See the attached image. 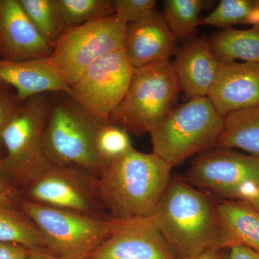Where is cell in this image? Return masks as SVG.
I'll return each mask as SVG.
<instances>
[{
    "mask_svg": "<svg viewBox=\"0 0 259 259\" xmlns=\"http://www.w3.org/2000/svg\"><path fill=\"white\" fill-rule=\"evenodd\" d=\"M251 0H222L207 16L201 19V25L225 29L244 23L247 15L255 5Z\"/></svg>",
    "mask_w": 259,
    "mask_h": 259,
    "instance_id": "obj_26",
    "label": "cell"
},
{
    "mask_svg": "<svg viewBox=\"0 0 259 259\" xmlns=\"http://www.w3.org/2000/svg\"><path fill=\"white\" fill-rule=\"evenodd\" d=\"M134 71L123 50L107 54L71 85V97L94 117L109 120L125 97Z\"/></svg>",
    "mask_w": 259,
    "mask_h": 259,
    "instance_id": "obj_10",
    "label": "cell"
},
{
    "mask_svg": "<svg viewBox=\"0 0 259 259\" xmlns=\"http://www.w3.org/2000/svg\"><path fill=\"white\" fill-rule=\"evenodd\" d=\"M210 4L206 0H166L163 17L177 39L188 38L201 25V12Z\"/></svg>",
    "mask_w": 259,
    "mask_h": 259,
    "instance_id": "obj_22",
    "label": "cell"
},
{
    "mask_svg": "<svg viewBox=\"0 0 259 259\" xmlns=\"http://www.w3.org/2000/svg\"><path fill=\"white\" fill-rule=\"evenodd\" d=\"M225 117L207 97L177 105L150 133L153 153L173 167L216 146Z\"/></svg>",
    "mask_w": 259,
    "mask_h": 259,
    "instance_id": "obj_3",
    "label": "cell"
},
{
    "mask_svg": "<svg viewBox=\"0 0 259 259\" xmlns=\"http://www.w3.org/2000/svg\"><path fill=\"white\" fill-rule=\"evenodd\" d=\"M21 209L41 233L46 251L65 259H87L111 234L112 218L102 219L23 199Z\"/></svg>",
    "mask_w": 259,
    "mask_h": 259,
    "instance_id": "obj_7",
    "label": "cell"
},
{
    "mask_svg": "<svg viewBox=\"0 0 259 259\" xmlns=\"http://www.w3.org/2000/svg\"><path fill=\"white\" fill-rule=\"evenodd\" d=\"M181 92L191 98L207 97L217 79L221 63L208 39H191L179 49L172 63Z\"/></svg>",
    "mask_w": 259,
    "mask_h": 259,
    "instance_id": "obj_16",
    "label": "cell"
},
{
    "mask_svg": "<svg viewBox=\"0 0 259 259\" xmlns=\"http://www.w3.org/2000/svg\"><path fill=\"white\" fill-rule=\"evenodd\" d=\"M87 259H179L151 217L116 221L110 236Z\"/></svg>",
    "mask_w": 259,
    "mask_h": 259,
    "instance_id": "obj_12",
    "label": "cell"
},
{
    "mask_svg": "<svg viewBox=\"0 0 259 259\" xmlns=\"http://www.w3.org/2000/svg\"><path fill=\"white\" fill-rule=\"evenodd\" d=\"M151 218L179 259L233 245L216 204L185 180L171 178Z\"/></svg>",
    "mask_w": 259,
    "mask_h": 259,
    "instance_id": "obj_1",
    "label": "cell"
},
{
    "mask_svg": "<svg viewBox=\"0 0 259 259\" xmlns=\"http://www.w3.org/2000/svg\"><path fill=\"white\" fill-rule=\"evenodd\" d=\"M244 24H248L253 26V28H259V3L258 1L255 2V5L247 15Z\"/></svg>",
    "mask_w": 259,
    "mask_h": 259,
    "instance_id": "obj_34",
    "label": "cell"
},
{
    "mask_svg": "<svg viewBox=\"0 0 259 259\" xmlns=\"http://www.w3.org/2000/svg\"><path fill=\"white\" fill-rule=\"evenodd\" d=\"M115 14L127 25L147 18L156 11L154 0H115Z\"/></svg>",
    "mask_w": 259,
    "mask_h": 259,
    "instance_id": "obj_27",
    "label": "cell"
},
{
    "mask_svg": "<svg viewBox=\"0 0 259 259\" xmlns=\"http://www.w3.org/2000/svg\"><path fill=\"white\" fill-rule=\"evenodd\" d=\"M95 146L101 171L134 148L128 133L109 120L102 121L99 126L95 136Z\"/></svg>",
    "mask_w": 259,
    "mask_h": 259,
    "instance_id": "obj_24",
    "label": "cell"
},
{
    "mask_svg": "<svg viewBox=\"0 0 259 259\" xmlns=\"http://www.w3.org/2000/svg\"><path fill=\"white\" fill-rule=\"evenodd\" d=\"M171 166L155 153L131 150L102 168L99 193L108 215L127 221L152 216L171 180Z\"/></svg>",
    "mask_w": 259,
    "mask_h": 259,
    "instance_id": "obj_2",
    "label": "cell"
},
{
    "mask_svg": "<svg viewBox=\"0 0 259 259\" xmlns=\"http://www.w3.org/2000/svg\"><path fill=\"white\" fill-rule=\"evenodd\" d=\"M25 13L51 47L65 31L57 0H20Z\"/></svg>",
    "mask_w": 259,
    "mask_h": 259,
    "instance_id": "obj_23",
    "label": "cell"
},
{
    "mask_svg": "<svg viewBox=\"0 0 259 259\" xmlns=\"http://www.w3.org/2000/svg\"><path fill=\"white\" fill-rule=\"evenodd\" d=\"M0 241L23 245L31 250L46 251L38 228L21 209L0 204Z\"/></svg>",
    "mask_w": 259,
    "mask_h": 259,
    "instance_id": "obj_21",
    "label": "cell"
},
{
    "mask_svg": "<svg viewBox=\"0 0 259 259\" xmlns=\"http://www.w3.org/2000/svg\"><path fill=\"white\" fill-rule=\"evenodd\" d=\"M228 253V259H259V253L242 245L231 247Z\"/></svg>",
    "mask_w": 259,
    "mask_h": 259,
    "instance_id": "obj_32",
    "label": "cell"
},
{
    "mask_svg": "<svg viewBox=\"0 0 259 259\" xmlns=\"http://www.w3.org/2000/svg\"><path fill=\"white\" fill-rule=\"evenodd\" d=\"M216 207L233 245H244L259 253L258 211L246 202L234 199H223Z\"/></svg>",
    "mask_w": 259,
    "mask_h": 259,
    "instance_id": "obj_18",
    "label": "cell"
},
{
    "mask_svg": "<svg viewBox=\"0 0 259 259\" xmlns=\"http://www.w3.org/2000/svg\"><path fill=\"white\" fill-rule=\"evenodd\" d=\"M23 199L20 191L0 175V204L11 208L21 209Z\"/></svg>",
    "mask_w": 259,
    "mask_h": 259,
    "instance_id": "obj_29",
    "label": "cell"
},
{
    "mask_svg": "<svg viewBox=\"0 0 259 259\" xmlns=\"http://www.w3.org/2000/svg\"><path fill=\"white\" fill-rule=\"evenodd\" d=\"M23 102L20 101L14 90L0 81V146L2 135L13 120Z\"/></svg>",
    "mask_w": 259,
    "mask_h": 259,
    "instance_id": "obj_28",
    "label": "cell"
},
{
    "mask_svg": "<svg viewBox=\"0 0 259 259\" xmlns=\"http://www.w3.org/2000/svg\"><path fill=\"white\" fill-rule=\"evenodd\" d=\"M31 251L23 245L0 241V259H27Z\"/></svg>",
    "mask_w": 259,
    "mask_h": 259,
    "instance_id": "obj_30",
    "label": "cell"
},
{
    "mask_svg": "<svg viewBox=\"0 0 259 259\" xmlns=\"http://www.w3.org/2000/svg\"><path fill=\"white\" fill-rule=\"evenodd\" d=\"M20 193L25 200L35 203L90 217L111 218L102 203L97 177L76 167L51 164Z\"/></svg>",
    "mask_w": 259,
    "mask_h": 259,
    "instance_id": "obj_9",
    "label": "cell"
},
{
    "mask_svg": "<svg viewBox=\"0 0 259 259\" xmlns=\"http://www.w3.org/2000/svg\"><path fill=\"white\" fill-rule=\"evenodd\" d=\"M52 50L29 18L20 0H0L1 59H45L51 55Z\"/></svg>",
    "mask_w": 259,
    "mask_h": 259,
    "instance_id": "obj_13",
    "label": "cell"
},
{
    "mask_svg": "<svg viewBox=\"0 0 259 259\" xmlns=\"http://www.w3.org/2000/svg\"><path fill=\"white\" fill-rule=\"evenodd\" d=\"M185 180L235 199L244 186L259 182V158L222 148L206 151L194 158Z\"/></svg>",
    "mask_w": 259,
    "mask_h": 259,
    "instance_id": "obj_11",
    "label": "cell"
},
{
    "mask_svg": "<svg viewBox=\"0 0 259 259\" xmlns=\"http://www.w3.org/2000/svg\"><path fill=\"white\" fill-rule=\"evenodd\" d=\"M127 29L115 14L66 29L47 60L71 86L100 58L123 50Z\"/></svg>",
    "mask_w": 259,
    "mask_h": 259,
    "instance_id": "obj_8",
    "label": "cell"
},
{
    "mask_svg": "<svg viewBox=\"0 0 259 259\" xmlns=\"http://www.w3.org/2000/svg\"><path fill=\"white\" fill-rule=\"evenodd\" d=\"M258 3H259V1H258Z\"/></svg>",
    "mask_w": 259,
    "mask_h": 259,
    "instance_id": "obj_36",
    "label": "cell"
},
{
    "mask_svg": "<svg viewBox=\"0 0 259 259\" xmlns=\"http://www.w3.org/2000/svg\"><path fill=\"white\" fill-rule=\"evenodd\" d=\"M219 113L233 112L259 105V63L221 64L208 96Z\"/></svg>",
    "mask_w": 259,
    "mask_h": 259,
    "instance_id": "obj_14",
    "label": "cell"
},
{
    "mask_svg": "<svg viewBox=\"0 0 259 259\" xmlns=\"http://www.w3.org/2000/svg\"><path fill=\"white\" fill-rule=\"evenodd\" d=\"M0 81L13 88L21 102L48 93L71 95V86L51 67L47 58L23 61L0 58Z\"/></svg>",
    "mask_w": 259,
    "mask_h": 259,
    "instance_id": "obj_17",
    "label": "cell"
},
{
    "mask_svg": "<svg viewBox=\"0 0 259 259\" xmlns=\"http://www.w3.org/2000/svg\"><path fill=\"white\" fill-rule=\"evenodd\" d=\"M65 30L114 15L111 0H57Z\"/></svg>",
    "mask_w": 259,
    "mask_h": 259,
    "instance_id": "obj_25",
    "label": "cell"
},
{
    "mask_svg": "<svg viewBox=\"0 0 259 259\" xmlns=\"http://www.w3.org/2000/svg\"><path fill=\"white\" fill-rule=\"evenodd\" d=\"M227 249H211L187 259H228Z\"/></svg>",
    "mask_w": 259,
    "mask_h": 259,
    "instance_id": "obj_33",
    "label": "cell"
},
{
    "mask_svg": "<svg viewBox=\"0 0 259 259\" xmlns=\"http://www.w3.org/2000/svg\"><path fill=\"white\" fill-rule=\"evenodd\" d=\"M234 199L246 202L259 212V182L245 185Z\"/></svg>",
    "mask_w": 259,
    "mask_h": 259,
    "instance_id": "obj_31",
    "label": "cell"
},
{
    "mask_svg": "<svg viewBox=\"0 0 259 259\" xmlns=\"http://www.w3.org/2000/svg\"><path fill=\"white\" fill-rule=\"evenodd\" d=\"M216 147L238 148L259 158V105L225 117L224 126Z\"/></svg>",
    "mask_w": 259,
    "mask_h": 259,
    "instance_id": "obj_19",
    "label": "cell"
},
{
    "mask_svg": "<svg viewBox=\"0 0 259 259\" xmlns=\"http://www.w3.org/2000/svg\"><path fill=\"white\" fill-rule=\"evenodd\" d=\"M50 102L47 95L23 102L2 135L5 155L0 158V175L19 191L36 180L51 164L42 146Z\"/></svg>",
    "mask_w": 259,
    "mask_h": 259,
    "instance_id": "obj_5",
    "label": "cell"
},
{
    "mask_svg": "<svg viewBox=\"0 0 259 259\" xmlns=\"http://www.w3.org/2000/svg\"><path fill=\"white\" fill-rule=\"evenodd\" d=\"M163 15L156 10L147 18L127 25L123 51L134 69L169 60L179 49Z\"/></svg>",
    "mask_w": 259,
    "mask_h": 259,
    "instance_id": "obj_15",
    "label": "cell"
},
{
    "mask_svg": "<svg viewBox=\"0 0 259 259\" xmlns=\"http://www.w3.org/2000/svg\"><path fill=\"white\" fill-rule=\"evenodd\" d=\"M27 259H65L42 250H32Z\"/></svg>",
    "mask_w": 259,
    "mask_h": 259,
    "instance_id": "obj_35",
    "label": "cell"
},
{
    "mask_svg": "<svg viewBox=\"0 0 259 259\" xmlns=\"http://www.w3.org/2000/svg\"><path fill=\"white\" fill-rule=\"evenodd\" d=\"M208 40L213 54L221 64L238 59L259 63V28L225 29L212 33Z\"/></svg>",
    "mask_w": 259,
    "mask_h": 259,
    "instance_id": "obj_20",
    "label": "cell"
},
{
    "mask_svg": "<svg viewBox=\"0 0 259 259\" xmlns=\"http://www.w3.org/2000/svg\"><path fill=\"white\" fill-rule=\"evenodd\" d=\"M180 92L170 60L134 69L127 93L109 121L128 134H150L177 107Z\"/></svg>",
    "mask_w": 259,
    "mask_h": 259,
    "instance_id": "obj_4",
    "label": "cell"
},
{
    "mask_svg": "<svg viewBox=\"0 0 259 259\" xmlns=\"http://www.w3.org/2000/svg\"><path fill=\"white\" fill-rule=\"evenodd\" d=\"M71 97L51 101L42 146L48 161L81 168L98 177L101 166L95 152V136L102 122Z\"/></svg>",
    "mask_w": 259,
    "mask_h": 259,
    "instance_id": "obj_6",
    "label": "cell"
}]
</instances>
